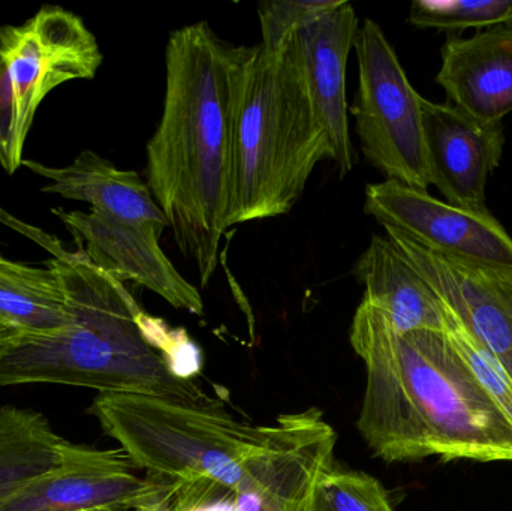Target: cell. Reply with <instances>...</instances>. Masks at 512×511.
<instances>
[{"label":"cell","instance_id":"cell-5","mask_svg":"<svg viewBox=\"0 0 512 511\" xmlns=\"http://www.w3.org/2000/svg\"><path fill=\"white\" fill-rule=\"evenodd\" d=\"M87 413L120 444L135 468L174 482L212 480L236 488L242 467L264 446L268 426L222 407L126 393H98Z\"/></svg>","mask_w":512,"mask_h":511},{"label":"cell","instance_id":"cell-16","mask_svg":"<svg viewBox=\"0 0 512 511\" xmlns=\"http://www.w3.org/2000/svg\"><path fill=\"white\" fill-rule=\"evenodd\" d=\"M21 167L50 180V185L44 186L42 192L83 201L90 204L92 210L129 224L170 228L167 216L140 174L119 170L92 150H83L71 164L62 168L48 167L33 159H24Z\"/></svg>","mask_w":512,"mask_h":511},{"label":"cell","instance_id":"cell-12","mask_svg":"<svg viewBox=\"0 0 512 511\" xmlns=\"http://www.w3.org/2000/svg\"><path fill=\"white\" fill-rule=\"evenodd\" d=\"M421 114L430 185L451 206L487 209V182L504 155V123L426 98H421Z\"/></svg>","mask_w":512,"mask_h":511},{"label":"cell","instance_id":"cell-15","mask_svg":"<svg viewBox=\"0 0 512 511\" xmlns=\"http://www.w3.org/2000/svg\"><path fill=\"white\" fill-rule=\"evenodd\" d=\"M435 81L447 102L486 122L512 111V24L490 27L471 38L450 35L441 48Z\"/></svg>","mask_w":512,"mask_h":511},{"label":"cell","instance_id":"cell-25","mask_svg":"<svg viewBox=\"0 0 512 511\" xmlns=\"http://www.w3.org/2000/svg\"><path fill=\"white\" fill-rule=\"evenodd\" d=\"M18 335L15 330H12L11 327L6 326V324H3L2 321H0V347H3V345L8 344L9 341H12V339L17 338Z\"/></svg>","mask_w":512,"mask_h":511},{"label":"cell","instance_id":"cell-21","mask_svg":"<svg viewBox=\"0 0 512 511\" xmlns=\"http://www.w3.org/2000/svg\"><path fill=\"white\" fill-rule=\"evenodd\" d=\"M441 300V299H439ZM445 333L475 380L501 408L512 425V378L495 356L478 341L477 336L457 317L456 312L441 300Z\"/></svg>","mask_w":512,"mask_h":511},{"label":"cell","instance_id":"cell-7","mask_svg":"<svg viewBox=\"0 0 512 511\" xmlns=\"http://www.w3.org/2000/svg\"><path fill=\"white\" fill-rule=\"evenodd\" d=\"M358 92L349 108L364 158L385 180L427 191L423 96L412 87L393 45L376 21L367 18L354 42Z\"/></svg>","mask_w":512,"mask_h":511},{"label":"cell","instance_id":"cell-6","mask_svg":"<svg viewBox=\"0 0 512 511\" xmlns=\"http://www.w3.org/2000/svg\"><path fill=\"white\" fill-rule=\"evenodd\" d=\"M102 60L96 36L62 6H42L24 23L0 27V167L9 176L23 165L27 135L48 93L92 80Z\"/></svg>","mask_w":512,"mask_h":511},{"label":"cell","instance_id":"cell-13","mask_svg":"<svg viewBox=\"0 0 512 511\" xmlns=\"http://www.w3.org/2000/svg\"><path fill=\"white\" fill-rule=\"evenodd\" d=\"M134 468L122 450L104 464L50 471L0 497V511H158L174 480Z\"/></svg>","mask_w":512,"mask_h":511},{"label":"cell","instance_id":"cell-18","mask_svg":"<svg viewBox=\"0 0 512 511\" xmlns=\"http://www.w3.org/2000/svg\"><path fill=\"white\" fill-rule=\"evenodd\" d=\"M119 450H99L60 437L47 417L15 405L0 407V497L54 470L113 461Z\"/></svg>","mask_w":512,"mask_h":511},{"label":"cell","instance_id":"cell-1","mask_svg":"<svg viewBox=\"0 0 512 511\" xmlns=\"http://www.w3.org/2000/svg\"><path fill=\"white\" fill-rule=\"evenodd\" d=\"M366 366L358 431L388 464L512 462V425L447 333H400L361 300L349 333Z\"/></svg>","mask_w":512,"mask_h":511},{"label":"cell","instance_id":"cell-2","mask_svg":"<svg viewBox=\"0 0 512 511\" xmlns=\"http://www.w3.org/2000/svg\"><path fill=\"white\" fill-rule=\"evenodd\" d=\"M246 47L204 23L171 32L164 110L147 143V185L201 287L212 281L228 231L234 101Z\"/></svg>","mask_w":512,"mask_h":511},{"label":"cell","instance_id":"cell-9","mask_svg":"<svg viewBox=\"0 0 512 511\" xmlns=\"http://www.w3.org/2000/svg\"><path fill=\"white\" fill-rule=\"evenodd\" d=\"M364 213L426 248L512 266V237L489 209H460L427 191L384 180L366 186Z\"/></svg>","mask_w":512,"mask_h":511},{"label":"cell","instance_id":"cell-4","mask_svg":"<svg viewBox=\"0 0 512 511\" xmlns=\"http://www.w3.org/2000/svg\"><path fill=\"white\" fill-rule=\"evenodd\" d=\"M334 161L294 39L279 51L245 48L234 101L228 230L291 212L316 165Z\"/></svg>","mask_w":512,"mask_h":511},{"label":"cell","instance_id":"cell-22","mask_svg":"<svg viewBox=\"0 0 512 511\" xmlns=\"http://www.w3.org/2000/svg\"><path fill=\"white\" fill-rule=\"evenodd\" d=\"M309 511H394V507L375 477L330 468L316 483Z\"/></svg>","mask_w":512,"mask_h":511},{"label":"cell","instance_id":"cell-10","mask_svg":"<svg viewBox=\"0 0 512 511\" xmlns=\"http://www.w3.org/2000/svg\"><path fill=\"white\" fill-rule=\"evenodd\" d=\"M387 237L512 378V266L426 248L385 228Z\"/></svg>","mask_w":512,"mask_h":511},{"label":"cell","instance_id":"cell-14","mask_svg":"<svg viewBox=\"0 0 512 511\" xmlns=\"http://www.w3.org/2000/svg\"><path fill=\"white\" fill-rule=\"evenodd\" d=\"M357 32L354 6L342 0L292 36L310 101L330 138L342 176L357 164L346 102V65Z\"/></svg>","mask_w":512,"mask_h":511},{"label":"cell","instance_id":"cell-8","mask_svg":"<svg viewBox=\"0 0 512 511\" xmlns=\"http://www.w3.org/2000/svg\"><path fill=\"white\" fill-rule=\"evenodd\" d=\"M334 446L336 434L316 408L277 417L262 449L243 464L234 488L236 510L309 511Z\"/></svg>","mask_w":512,"mask_h":511},{"label":"cell","instance_id":"cell-17","mask_svg":"<svg viewBox=\"0 0 512 511\" xmlns=\"http://www.w3.org/2000/svg\"><path fill=\"white\" fill-rule=\"evenodd\" d=\"M363 300L400 333L444 332L441 300L388 237L373 236L355 263Z\"/></svg>","mask_w":512,"mask_h":511},{"label":"cell","instance_id":"cell-11","mask_svg":"<svg viewBox=\"0 0 512 511\" xmlns=\"http://www.w3.org/2000/svg\"><path fill=\"white\" fill-rule=\"evenodd\" d=\"M51 212L99 269L123 284L134 282L153 291L173 308L194 315L204 314L200 291L180 275L159 245L165 227L129 224L96 210L84 213L53 209Z\"/></svg>","mask_w":512,"mask_h":511},{"label":"cell","instance_id":"cell-20","mask_svg":"<svg viewBox=\"0 0 512 511\" xmlns=\"http://www.w3.org/2000/svg\"><path fill=\"white\" fill-rule=\"evenodd\" d=\"M417 29H490L512 24V0H415L408 15Z\"/></svg>","mask_w":512,"mask_h":511},{"label":"cell","instance_id":"cell-24","mask_svg":"<svg viewBox=\"0 0 512 511\" xmlns=\"http://www.w3.org/2000/svg\"><path fill=\"white\" fill-rule=\"evenodd\" d=\"M159 511H237L233 489L212 480L174 482Z\"/></svg>","mask_w":512,"mask_h":511},{"label":"cell","instance_id":"cell-23","mask_svg":"<svg viewBox=\"0 0 512 511\" xmlns=\"http://www.w3.org/2000/svg\"><path fill=\"white\" fill-rule=\"evenodd\" d=\"M340 3L342 0H280L259 3L261 44L270 51L282 50L298 30Z\"/></svg>","mask_w":512,"mask_h":511},{"label":"cell","instance_id":"cell-19","mask_svg":"<svg viewBox=\"0 0 512 511\" xmlns=\"http://www.w3.org/2000/svg\"><path fill=\"white\" fill-rule=\"evenodd\" d=\"M0 321L27 338L59 335L71 326L62 284L48 264L29 266L0 255Z\"/></svg>","mask_w":512,"mask_h":511},{"label":"cell","instance_id":"cell-3","mask_svg":"<svg viewBox=\"0 0 512 511\" xmlns=\"http://www.w3.org/2000/svg\"><path fill=\"white\" fill-rule=\"evenodd\" d=\"M41 243L53 252L47 264L59 276L72 324L59 335L17 336L0 347V387L63 384L222 407L150 341L144 311L123 282L83 249L66 251L54 239Z\"/></svg>","mask_w":512,"mask_h":511}]
</instances>
